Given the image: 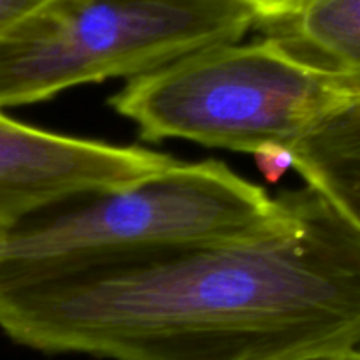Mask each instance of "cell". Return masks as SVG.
Returning a JSON list of instances; mask_svg holds the SVG:
<instances>
[{
    "label": "cell",
    "mask_w": 360,
    "mask_h": 360,
    "mask_svg": "<svg viewBox=\"0 0 360 360\" xmlns=\"http://www.w3.org/2000/svg\"><path fill=\"white\" fill-rule=\"evenodd\" d=\"M281 225L0 302L42 354L109 360H288L360 347V231L322 193L287 190Z\"/></svg>",
    "instance_id": "6da1fadb"
},
{
    "label": "cell",
    "mask_w": 360,
    "mask_h": 360,
    "mask_svg": "<svg viewBox=\"0 0 360 360\" xmlns=\"http://www.w3.org/2000/svg\"><path fill=\"white\" fill-rule=\"evenodd\" d=\"M287 213L285 192L271 197L225 162L178 160L136 185L0 224V302L176 250L264 234Z\"/></svg>",
    "instance_id": "7a4b0ae2"
},
{
    "label": "cell",
    "mask_w": 360,
    "mask_h": 360,
    "mask_svg": "<svg viewBox=\"0 0 360 360\" xmlns=\"http://www.w3.org/2000/svg\"><path fill=\"white\" fill-rule=\"evenodd\" d=\"M257 21L243 0H44L0 34V109L144 76Z\"/></svg>",
    "instance_id": "3957f363"
},
{
    "label": "cell",
    "mask_w": 360,
    "mask_h": 360,
    "mask_svg": "<svg viewBox=\"0 0 360 360\" xmlns=\"http://www.w3.org/2000/svg\"><path fill=\"white\" fill-rule=\"evenodd\" d=\"M347 98L276 41L213 46L129 79L109 104L141 139L250 153L292 148Z\"/></svg>",
    "instance_id": "277c9868"
},
{
    "label": "cell",
    "mask_w": 360,
    "mask_h": 360,
    "mask_svg": "<svg viewBox=\"0 0 360 360\" xmlns=\"http://www.w3.org/2000/svg\"><path fill=\"white\" fill-rule=\"evenodd\" d=\"M176 158L25 125L0 112V224L162 174Z\"/></svg>",
    "instance_id": "5b68a950"
},
{
    "label": "cell",
    "mask_w": 360,
    "mask_h": 360,
    "mask_svg": "<svg viewBox=\"0 0 360 360\" xmlns=\"http://www.w3.org/2000/svg\"><path fill=\"white\" fill-rule=\"evenodd\" d=\"M257 25L347 101H360V0H301Z\"/></svg>",
    "instance_id": "8992f818"
},
{
    "label": "cell",
    "mask_w": 360,
    "mask_h": 360,
    "mask_svg": "<svg viewBox=\"0 0 360 360\" xmlns=\"http://www.w3.org/2000/svg\"><path fill=\"white\" fill-rule=\"evenodd\" d=\"M290 150L306 185L360 231V101L327 112Z\"/></svg>",
    "instance_id": "52a82bcc"
},
{
    "label": "cell",
    "mask_w": 360,
    "mask_h": 360,
    "mask_svg": "<svg viewBox=\"0 0 360 360\" xmlns=\"http://www.w3.org/2000/svg\"><path fill=\"white\" fill-rule=\"evenodd\" d=\"M252 155L264 179L269 183H278L290 169H294V155L290 148L283 144H264Z\"/></svg>",
    "instance_id": "ba28073f"
},
{
    "label": "cell",
    "mask_w": 360,
    "mask_h": 360,
    "mask_svg": "<svg viewBox=\"0 0 360 360\" xmlns=\"http://www.w3.org/2000/svg\"><path fill=\"white\" fill-rule=\"evenodd\" d=\"M42 2L44 0H0V34Z\"/></svg>",
    "instance_id": "9c48e42d"
},
{
    "label": "cell",
    "mask_w": 360,
    "mask_h": 360,
    "mask_svg": "<svg viewBox=\"0 0 360 360\" xmlns=\"http://www.w3.org/2000/svg\"><path fill=\"white\" fill-rule=\"evenodd\" d=\"M248 4L259 16V21L274 20L290 13L301 0H243Z\"/></svg>",
    "instance_id": "30bf717a"
},
{
    "label": "cell",
    "mask_w": 360,
    "mask_h": 360,
    "mask_svg": "<svg viewBox=\"0 0 360 360\" xmlns=\"http://www.w3.org/2000/svg\"><path fill=\"white\" fill-rule=\"evenodd\" d=\"M288 360H360V350H347V352H333V354H316L306 355V357L288 359Z\"/></svg>",
    "instance_id": "8fae6325"
}]
</instances>
